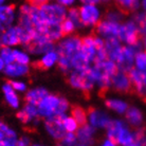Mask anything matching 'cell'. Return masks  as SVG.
I'll use <instances>...</instances> for the list:
<instances>
[{
    "label": "cell",
    "mask_w": 146,
    "mask_h": 146,
    "mask_svg": "<svg viewBox=\"0 0 146 146\" xmlns=\"http://www.w3.org/2000/svg\"><path fill=\"white\" fill-rule=\"evenodd\" d=\"M82 47V38L77 36H67L60 39L58 46L56 47V51L58 53L59 69L62 72H69L72 69L71 67V58Z\"/></svg>",
    "instance_id": "obj_1"
},
{
    "label": "cell",
    "mask_w": 146,
    "mask_h": 146,
    "mask_svg": "<svg viewBox=\"0 0 146 146\" xmlns=\"http://www.w3.org/2000/svg\"><path fill=\"white\" fill-rule=\"evenodd\" d=\"M69 83L72 87L80 89L85 92L91 90L93 84L95 83V80L93 77V74H92L91 66L84 71H76L75 70L74 72L71 73V75L69 77Z\"/></svg>",
    "instance_id": "obj_2"
},
{
    "label": "cell",
    "mask_w": 146,
    "mask_h": 146,
    "mask_svg": "<svg viewBox=\"0 0 146 146\" xmlns=\"http://www.w3.org/2000/svg\"><path fill=\"white\" fill-rule=\"evenodd\" d=\"M140 36L141 34L139 28L133 19L121 23L120 33H119V39L121 40V42H125L126 44H135L141 41Z\"/></svg>",
    "instance_id": "obj_3"
},
{
    "label": "cell",
    "mask_w": 146,
    "mask_h": 146,
    "mask_svg": "<svg viewBox=\"0 0 146 146\" xmlns=\"http://www.w3.org/2000/svg\"><path fill=\"white\" fill-rule=\"evenodd\" d=\"M78 11L83 27H94L101 21V11L98 4L84 3Z\"/></svg>",
    "instance_id": "obj_4"
},
{
    "label": "cell",
    "mask_w": 146,
    "mask_h": 146,
    "mask_svg": "<svg viewBox=\"0 0 146 146\" xmlns=\"http://www.w3.org/2000/svg\"><path fill=\"white\" fill-rule=\"evenodd\" d=\"M66 115L62 114H56L53 117H48L46 121V128H47L48 132L54 138V139L62 141L64 137L67 135L66 128L64 126V119Z\"/></svg>",
    "instance_id": "obj_5"
},
{
    "label": "cell",
    "mask_w": 146,
    "mask_h": 146,
    "mask_svg": "<svg viewBox=\"0 0 146 146\" xmlns=\"http://www.w3.org/2000/svg\"><path fill=\"white\" fill-rule=\"evenodd\" d=\"M60 102V98L56 95L48 94L41 102L37 105L38 106V115L41 117H53L57 114V109Z\"/></svg>",
    "instance_id": "obj_6"
},
{
    "label": "cell",
    "mask_w": 146,
    "mask_h": 146,
    "mask_svg": "<svg viewBox=\"0 0 146 146\" xmlns=\"http://www.w3.org/2000/svg\"><path fill=\"white\" fill-rule=\"evenodd\" d=\"M120 27V22H113L110 21V20H107V19H104V20H101L96 25V33L104 39L113 38V37L119 38Z\"/></svg>",
    "instance_id": "obj_7"
},
{
    "label": "cell",
    "mask_w": 146,
    "mask_h": 146,
    "mask_svg": "<svg viewBox=\"0 0 146 146\" xmlns=\"http://www.w3.org/2000/svg\"><path fill=\"white\" fill-rule=\"evenodd\" d=\"M111 85L113 86L114 90H117V92H121V93H129V92L135 91L128 73L121 71V70H119L112 76Z\"/></svg>",
    "instance_id": "obj_8"
},
{
    "label": "cell",
    "mask_w": 146,
    "mask_h": 146,
    "mask_svg": "<svg viewBox=\"0 0 146 146\" xmlns=\"http://www.w3.org/2000/svg\"><path fill=\"white\" fill-rule=\"evenodd\" d=\"M16 19V12L13 5L3 4L0 5V25L1 29H7L14 25Z\"/></svg>",
    "instance_id": "obj_9"
},
{
    "label": "cell",
    "mask_w": 146,
    "mask_h": 146,
    "mask_svg": "<svg viewBox=\"0 0 146 146\" xmlns=\"http://www.w3.org/2000/svg\"><path fill=\"white\" fill-rule=\"evenodd\" d=\"M88 113H89V117H90L92 126H94V127H108L109 126L111 120L106 113L102 112L95 108H92V107L88 109Z\"/></svg>",
    "instance_id": "obj_10"
},
{
    "label": "cell",
    "mask_w": 146,
    "mask_h": 146,
    "mask_svg": "<svg viewBox=\"0 0 146 146\" xmlns=\"http://www.w3.org/2000/svg\"><path fill=\"white\" fill-rule=\"evenodd\" d=\"M91 62L92 60L85 54L80 47V50L73 55V57L71 58V67H72V69L76 70V71H84L91 66Z\"/></svg>",
    "instance_id": "obj_11"
},
{
    "label": "cell",
    "mask_w": 146,
    "mask_h": 146,
    "mask_svg": "<svg viewBox=\"0 0 146 146\" xmlns=\"http://www.w3.org/2000/svg\"><path fill=\"white\" fill-rule=\"evenodd\" d=\"M57 60H58V53L56 50H52V51L44 53L41 59L34 64V67L41 70H46L54 66Z\"/></svg>",
    "instance_id": "obj_12"
},
{
    "label": "cell",
    "mask_w": 146,
    "mask_h": 146,
    "mask_svg": "<svg viewBox=\"0 0 146 146\" xmlns=\"http://www.w3.org/2000/svg\"><path fill=\"white\" fill-rule=\"evenodd\" d=\"M20 44L18 34V26H11L3 29V46L4 47H14Z\"/></svg>",
    "instance_id": "obj_13"
},
{
    "label": "cell",
    "mask_w": 146,
    "mask_h": 146,
    "mask_svg": "<svg viewBox=\"0 0 146 146\" xmlns=\"http://www.w3.org/2000/svg\"><path fill=\"white\" fill-rule=\"evenodd\" d=\"M94 128L91 126H88L87 124L84 126H80V129H77L76 138L80 143H84L87 145H92L94 141H93V135H94Z\"/></svg>",
    "instance_id": "obj_14"
},
{
    "label": "cell",
    "mask_w": 146,
    "mask_h": 146,
    "mask_svg": "<svg viewBox=\"0 0 146 146\" xmlns=\"http://www.w3.org/2000/svg\"><path fill=\"white\" fill-rule=\"evenodd\" d=\"M4 73L9 76H21L29 72V67L28 65H22L19 62H12L7 64L4 67Z\"/></svg>",
    "instance_id": "obj_15"
},
{
    "label": "cell",
    "mask_w": 146,
    "mask_h": 146,
    "mask_svg": "<svg viewBox=\"0 0 146 146\" xmlns=\"http://www.w3.org/2000/svg\"><path fill=\"white\" fill-rule=\"evenodd\" d=\"M49 94L48 91L44 88H36V89H33L27 93L26 100L27 103H30V104H34V105H38L42 100Z\"/></svg>",
    "instance_id": "obj_16"
},
{
    "label": "cell",
    "mask_w": 146,
    "mask_h": 146,
    "mask_svg": "<svg viewBox=\"0 0 146 146\" xmlns=\"http://www.w3.org/2000/svg\"><path fill=\"white\" fill-rule=\"evenodd\" d=\"M108 138L110 141H112L113 143H117V137L120 135L121 130L125 128V124L121 121H112L110 122L109 126H108Z\"/></svg>",
    "instance_id": "obj_17"
},
{
    "label": "cell",
    "mask_w": 146,
    "mask_h": 146,
    "mask_svg": "<svg viewBox=\"0 0 146 146\" xmlns=\"http://www.w3.org/2000/svg\"><path fill=\"white\" fill-rule=\"evenodd\" d=\"M71 114H72L73 119L76 121L78 126H84V125L87 124V113L80 106H78V105H72Z\"/></svg>",
    "instance_id": "obj_18"
},
{
    "label": "cell",
    "mask_w": 146,
    "mask_h": 146,
    "mask_svg": "<svg viewBox=\"0 0 146 146\" xmlns=\"http://www.w3.org/2000/svg\"><path fill=\"white\" fill-rule=\"evenodd\" d=\"M126 119L129 122V124H131L132 126H140L141 123H142L143 115L139 109H137L135 107H131V108L127 109Z\"/></svg>",
    "instance_id": "obj_19"
},
{
    "label": "cell",
    "mask_w": 146,
    "mask_h": 146,
    "mask_svg": "<svg viewBox=\"0 0 146 146\" xmlns=\"http://www.w3.org/2000/svg\"><path fill=\"white\" fill-rule=\"evenodd\" d=\"M121 11L135 12L140 7V0H114Z\"/></svg>",
    "instance_id": "obj_20"
},
{
    "label": "cell",
    "mask_w": 146,
    "mask_h": 146,
    "mask_svg": "<svg viewBox=\"0 0 146 146\" xmlns=\"http://www.w3.org/2000/svg\"><path fill=\"white\" fill-rule=\"evenodd\" d=\"M2 90H3L4 94H5V98H7V103H9L12 107L17 108V107H18V104H19L18 98H17V95L15 94L13 87H12L9 83H5V85H4L3 88H2Z\"/></svg>",
    "instance_id": "obj_21"
},
{
    "label": "cell",
    "mask_w": 146,
    "mask_h": 146,
    "mask_svg": "<svg viewBox=\"0 0 146 146\" xmlns=\"http://www.w3.org/2000/svg\"><path fill=\"white\" fill-rule=\"evenodd\" d=\"M133 20L135 21L137 26L139 28L140 34L144 38L146 37V12H140L137 13L133 17Z\"/></svg>",
    "instance_id": "obj_22"
},
{
    "label": "cell",
    "mask_w": 146,
    "mask_h": 146,
    "mask_svg": "<svg viewBox=\"0 0 146 146\" xmlns=\"http://www.w3.org/2000/svg\"><path fill=\"white\" fill-rule=\"evenodd\" d=\"M105 104H106V106L108 107V108L115 110V111H117L119 113L125 112L128 108L126 103L122 102V101H119V100H107L106 102H105Z\"/></svg>",
    "instance_id": "obj_23"
},
{
    "label": "cell",
    "mask_w": 146,
    "mask_h": 146,
    "mask_svg": "<svg viewBox=\"0 0 146 146\" xmlns=\"http://www.w3.org/2000/svg\"><path fill=\"white\" fill-rule=\"evenodd\" d=\"M0 56L3 59V62H5V65L7 64H12L15 62L14 57V51L11 47H2L0 48Z\"/></svg>",
    "instance_id": "obj_24"
},
{
    "label": "cell",
    "mask_w": 146,
    "mask_h": 146,
    "mask_svg": "<svg viewBox=\"0 0 146 146\" xmlns=\"http://www.w3.org/2000/svg\"><path fill=\"white\" fill-rule=\"evenodd\" d=\"M135 141L133 139V135L127 130V128L125 127L121 130L120 135L117 137V143H120L122 145H128Z\"/></svg>",
    "instance_id": "obj_25"
},
{
    "label": "cell",
    "mask_w": 146,
    "mask_h": 146,
    "mask_svg": "<svg viewBox=\"0 0 146 146\" xmlns=\"http://www.w3.org/2000/svg\"><path fill=\"white\" fill-rule=\"evenodd\" d=\"M60 28H62V31L64 35H70V34H72L75 30L77 29L76 26H75V23L69 18H65L62 20V22L60 23Z\"/></svg>",
    "instance_id": "obj_26"
},
{
    "label": "cell",
    "mask_w": 146,
    "mask_h": 146,
    "mask_svg": "<svg viewBox=\"0 0 146 146\" xmlns=\"http://www.w3.org/2000/svg\"><path fill=\"white\" fill-rule=\"evenodd\" d=\"M135 64L137 69L141 71H146V52L139 51L135 54Z\"/></svg>",
    "instance_id": "obj_27"
},
{
    "label": "cell",
    "mask_w": 146,
    "mask_h": 146,
    "mask_svg": "<svg viewBox=\"0 0 146 146\" xmlns=\"http://www.w3.org/2000/svg\"><path fill=\"white\" fill-rule=\"evenodd\" d=\"M67 18L71 19V20L75 23V26H76L77 29L83 27L82 22H80V11H78V9H75V7H71V9H69V10L67 11Z\"/></svg>",
    "instance_id": "obj_28"
},
{
    "label": "cell",
    "mask_w": 146,
    "mask_h": 146,
    "mask_svg": "<svg viewBox=\"0 0 146 146\" xmlns=\"http://www.w3.org/2000/svg\"><path fill=\"white\" fill-rule=\"evenodd\" d=\"M13 51H14V57L16 62H19L22 65H28L30 62V56L26 51L16 50V49H13Z\"/></svg>",
    "instance_id": "obj_29"
},
{
    "label": "cell",
    "mask_w": 146,
    "mask_h": 146,
    "mask_svg": "<svg viewBox=\"0 0 146 146\" xmlns=\"http://www.w3.org/2000/svg\"><path fill=\"white\" fill-rule=\"evenodd\" d=\"M64 126H65V128H66L67 131L69 132H73L74 130H76L77 127H78V125H77L76 121L74 120L73 117H65L64 119Z\"/></svg>",
    "instance_id": "obj_30"
},
{
    "label": "cell",
    "mask_w": 146,
    "mask_h": 146,
    "mask_svg": "<svg viewBox=\"0 0 146 146\" xmlns=\"http://www.w3.org/2000/svg\"><path fill=\"white\" fill-rule=\"evenodd\" d=\"M123 18V13L121 11H110L107 13L106 15V19L107 20H110V21H113V22H120L121 23V20Z\"/></svg>",
    "instance_id": "obj_31"
},
{
    "label": "cell",
    "mask_w": 146,
    "mask_h": 146,
    "mask_svg": "<svg viewBox=\"0 0 146 146\" xmlns=\"http://www.w3.org/2000/svg\"><path fill=\"white\" fill-rule=\"evenodd\" d=\"M76 140H77L76 135H74V133H72V132H69V133H67L64 137V139L62 141L66 146H74L76 145Z\"/></svg>",
    "instance_id": "obj_32"
},
{
    "label": "cell",
    "mask_w": 146,
    "mask_h": 146,
    "mask_svg": "<svg viewBox=\"0 0 146 146\" xmlns=\"http://www.w3.org/2000/svg\"><path fill=\"white\" fill-rule=\"evenodd\" d=\"M16 117H18V119L20 121H21L22 123H29L30 121L33 119V117H31V115H30L29 113L27 112V111L25 109L21 110V111H19V112H17Z\"/></svg>",
    "instance_id": "obj_33"
},
{
    "label": "cell",
    "mask_w": 146,
    "mask_h": 146,
    "mask_svg": "<svg viewBox=\"0 0 146 146\" xmlns=\"http://www.w3.org/2000/svg\"><path fill=\"white\" fill-rule=\"evenodd\" d=\"M7 83L11 85L14 90L17 91H25L26 90V85L21 83V82H14V80H7Z\"/></svg>",
    "instance_id": "obj_34"
},
{
    "label": "cell",
    "mask_w": 146,
    "mask_h": 146,
    "mask_svg": "<svg viewBox=\"0 0 146 146\" xmlns=\"http://www.w3.org/2000/svg\"><path fill=\"white\" fill-rule=\"evenodd\" d=\"M28 3L31 4V5H34V7H41L44 4L50 2L51 0H27Z\"/></svg>",
    "instance_id": "obj_35"
},
{
    "label": "cell",
    "mask_w": 146,
    "mask_h": 146,
    "mask_svg": "<svg viewBox=\"0 0 146 146\" xmlns=\"http://www.w3.org/2000/svg\"><path fill=\"white\" fill-rule=\"evenodd\" d=\"M56 2L59 3L60 5L65 7H72L73 4L76 2V0H56Z\"/></svg>",
    "instance_id": "obj_36"
},
{
    "label": "cell",
    "mask_w": 146,
    "mask_h": 146,
    "mask_svg": "<svg viewBox=\"0 0 146 146\" xmlns=\"http://www.w3.org/2000/svg\"><path fill=\"white\" fill-rule=\"evenodd\" d=\"M16 140H9V139H3L0 141V146H15Z\"/></svg>",
    "instance_id": "obj_37"
},
{
    "label": "cell",
    "mask_w": 146,
    "mask_h": 146,
    "mask_svg": "<svg viewBox=\"0 0 146 146\" xmlns=\"http://www.w3.org/2000/svg\"><path fill=\"white\" fill-rule=\"evenodd\" d=\"M82 3H91V4H99L101 2H106L107 0H80Z\"/></svg>",
    "instance_id": "obj_38"
},
{
    "label": "cell",
    "mask_w": 146,
    "mask_h": 146,
    "mask_svg": "<svg viewBox=\"0 0 146 146\" xmlns=\"http://www.w3.org/2000/svg\"><path fill=\"white\" fill-rule=\"evenodd\" d=\"M4 47L3 46V29H0V48Z\"/></svg>",
    "instance_id": "obj_39"
},
{
    "label": "cell",
    "mask_w": 146,
    "mask_h": 146,
    "mask_svg": "<svg viewBox=\"0 0 146 146\" xmlns=\"http://www.w3.org/2000/svg\"><path fill=\"white\" fill-rule=\"evenodd\" d=\"M103 146H117V144H115V143H113L112 141L108 140V141H106V142L104 143V145Z\"/></svg>",
    "instance_id": "obj_40"
},
{
    "label": "cell",
    "mask_w": 146,
    "mask_h": 146,
    "mask_svg": "<svg viewBox=\"0 0 146 146\" xmlns=\"http://www.w3.org/2000/svg\"><path fill=\"white\" fill-rule=\"evenodd\" d=\"M4 67H5V62H3V59L1 58V56H0V71L3 70Z\"/></svg>",
    "instance_id": "obj_41"
},
{
    "label": "cell",
    "mask_w": 146,
    "mask_h": 146,
    "mask_svg": "<svg viewBox=\"0 0 146 146\" xmlns=\"http://www.w3.org/2000/svg\"><path fill=\"white\" fill-rule=\"evenodd\" d=\"M141 5H142L144 12H146V0H141Z\"/></svg>",
    "instance_id": "obj_42"
},
{
    "label": "cell",
    "mask_w": 146,
    "mask_h": 146,
    "mask_svg": "<svg viewBox=\"0 0 146 146\" xmlns=\"http://www.w3.org/2000/svg\"><path fill=\"white\" fill-rule=\"evenodd\" d=\"M4 138H5V135H4V132L2 131V130H0V141H1V140H3Z\"/></svg>",
    "instance_id": "obj_43"
},
{
    "label": "cell",
    "mask_w": 146,
    "mask_h": 146,
    "mask_svg": "<svg viewBox=\"0 0 146 146\" xmlns=\"http://www.w3.org/2000/svg\"><path fill=\"white\" fill-rule=\"evenodd\" d=\"M125 146H140V145H139V144H138L137 142H135V141H133L132 143H130V144H128V145H125Z\"/></svg>",
    "instance_id": "obj_44"
},
{
    "label": "cell",
    "mask_w": 146,
    "mask_h": 146,
    "mask_svg": "<svg viewBox=\"0 0 146 146\" xmlns=\"http://www.w3.org/2000/svg\"><path fill=\"white\" fill-rule=\"evenodd\" d=\"M143 46H144V49H145V52H146V37L143 40Z\"/></svg>",
    "instance_id": "obj_45"
},
{
    "label": "cell",
    "mask_w": 146,
    "mask_h": 146,
    "mask_svg": "<svg viewBox=\"0 0 146 146\" xmlns=\"http://www.w3.org/2000/svg\"><path fill=\"white\" fill-rule=\"evenodd\" d=\"M75 146H88L87 144H84V143H80V144H76Z\"/></svg>",
    "instance_id": "obj_46"
},
{
    "label": "cell",
    "mask_w": 146,
    "mask_h": 146,
    "mask_svg": "<svg viewBox=\"0 0 146 146\" xmlns=\"http://www.w3.org/2000/svg\"><path fill=\"white\" fill-rule=\"evenodd\" d=\"M5 1H7V0H0V5H3V4L5 3Z\"/></svg>",
    "instance_id": "obj_47"
},
{
    "label": "cell",
    "mask_w": 146,
    "mask_h": 146,
    "mask_svg": "<svg viewBox=\"0 0 146 146\" xmlns=\"http://www.w3.org/2000/svg\"><path fill=\"white\" fill-rule=\"evenodd\" d=\"M33 146H40V145H33Z\"/></svg>",
    "instance_id": "obj_48"
},
{
    "label": "cell",
    "mask_w": 146,
    "mask_h": 146,
    "mask_svg": "<svg viewBox=\"0 0 146 146\" xmlns=\"http://www.w3.org/2000/svg\"><path fill=\"white\" fill-rule=\"evenodd\" d=\"M0 29H1V25H0Z\"/></svg>",
    "instance_id": "obj_49"
}]
</instances>
